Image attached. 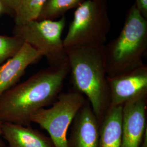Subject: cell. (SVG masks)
Returning <instances> with one entry per match:
<instances>
[{
	"instance_id": "obj_11",
	"label": "cell",
	"mask_w": 147,
	"mask_h": 147,
	"mask_svg": "<svg viewBox=\"0 0 147 147\" xmlns=\"http://www.w3.org/2000/svg\"><path fill=\"white\" fill-rule=\"evenodd\" d=\"M2 137L7 147H55L50 137L30 125L3 122Z\"/></svg>"
},
{
	"instance_id": "obj_4",
	"label": "cell",
	"mask_w": 147,
	"mask_h": 147,
	"mask_svg": "<svg viewBox=\"0 0 147 147\" xmlns=\"http://www.w3.org/2000/svg\"><path fill=\"white\" fill-rule=\"evenodd\" d=\"M111 28L107 1L85 0L74 11L64 47L105 45Z\"/></svg>"
},
{
	"instance_id": "obj_15",
	"label": "cell",
	"mask_w": 147,
	"mask_h": 147,
	"mask_svg": "<svg viewBox=\"0 0 147 147\" xmlns=\"http://www.w3.org/2000/svg\"><path fill=\"white\" fill-rule=\"evenodd\" d=\"M25 42L18 36L0 34V65L18 53Z\"/></svg>"
},
{
	"instance_id": "obj_9",
	"label": "cell",
	"mask_w": 147,
	"mask_h": 147,
	"mask_svg": "<svg viewBox=\"0 0 147 147\" xmlns=\"http://www.w3.org/2000/svg\"><path fill=\"white\" fill-rule=\"evenodd\" d=\"M100 123L87 100L71 124L68 147H98Z\"/></svg>"
},
{
	"instance_id": "obj_1",
	"label": "cell",
	"mask_w": 147,
	"mask_h": 147,
	"mask_svg": "<svg viewBox=\"0 0 147 147\" xmlns=\"http://www.w3.org/2000/svg\"><path fill=\"white\" fill-rule=\"evenodd\" d=\"M69 74L67 59L38 71L6 91L0 96V121L30 125L33 115L57 99Z\"/></svg>"
},
{
	"instance_id": "obj_10",
	"label": "cell",
	"mask_w": 147,
	"mask_h": 147,
	"mask_svg": "<svg viewBox=\"0 0 147 147\" xmlns=\"http://www.w3.org/2000/svg\"><path fill=\"white\" fill-rule=\"evenodd\" d=\"M33 47L24 43L20 51L0 65V96L16 86L27 67L42 57Z\"/></svg>"
},
{
	"instance_id": "obj_16",
	"label": "cell",
	"mask_w": 147,
	"mask_h": 147,
	"mask_svg": "<svg viewBox=\"0 0 147 147\" xmlns=\"http://www.w3.org/2000/svg\"><path fill=\"white\" fill-rule=\"evenodd\" d=\"M22 0H0V2L5 8L7 14L15 16Z\"/></svg>"
},
{
	"instance_id": "obj_5",
	"label": "cell",
	"mask_w": 147,
	"mask_h": 147,
	"mask_svg": "<svg viewBox=\"0 0 147 147\" xmlns=\"http://www.w3.org/2000/svg\"><path fill=\"white\" fill-rule=\"evenodd\" d=\"M66 24L64 16L58 20H33L15 25L13 35L20 37L47 59L50 66H57L67 61L62 34Z\"/></svg>"
},
{
	"instance_id": "obj_20",
	"label": "cell",
	"mask_w": 147,
	"mask_h": 147,
	"mask_svg": "<svg viewBox=\"0 0 147 147\" xmlns=\"http://www.w3.org/2000/svg\"><path fill=\"white\" fill-rule=\"evenodd\" d=\"M3 13H7V12L3 5H2V3L0 2V15Z\"/></svg>"
},
{
	"instance_id": "obj_6",
	"label": "cell",
	"mask_w": 147,
	"mask_h": 147,
	"mask_svg": "<svg viewBox=\"0 0 147 147\" xmlns=\"http://www.w3.org/2000/svg\"><path fill=\"white\" fill-rule=\"evenodd\" d=\"M84 95L76 90L61 93L48 109L38 111L31 117L47 131L55 147H68L67 132L74 117L86 101Z\"/></svg>"
},
{
	"instance_id": "obj_17",
	"label": "cell",
	"mask_w": 147,
	"mask_h": 147,
	"mask_svg": "<svg viewBox=\"0 0 147 147\" xmlns=\"http://www.w3.org/2000/svg\"><path fill=\"white\" fill-rule=\"evenodd\" d=\"M134 5L142 16L147 19V0H135Z\"/></svg>"
},
{
	"instance_id": "obj_21",
	"label": "cell",
	"mask_w": 147,
	"mask_h": 147,
	"mask_svg": "<svg viewBox=\"0 0 147 147\" xmlns=\"http://www.w3.org/2000/svg\"><path fill=\"white\" fill-rule=\"evenodd\" d=\"M101 1H107L108 0H101Z\"/></svg>"
},
{
	"instance_id": "obj_2",
	"label": "cell",
	"mask_w": 147,
	"mask_h": 147,
	"mask_svg": "<svg viewBox=\"0 0 147 147\" xmlns=\"http://www.w3.org/2000/svg\"><path fill=\"white\" fill-rule=\"evenodd\" d=\"M104 45L65 48L75 90L86 96L100 124L110 105Z\"/></svg>"
},
{
	"instance_id": "obj_14",
	"label": "cell",
	"mask_w": 147,
	"mask_h": 147,
	"mask_svg": "<svg viewBox=\"0 0 147 147\" xmlns=\"http://www.w3.org/2000/svg\"><path fill=\"white\" fill-rule=\"evenodd\" d=\"M47 0H22L14 16L15 25L38 19Z\"/></svg>"
},
{
	"instance_id": "obj_12",
	"label": "cell",
	"mask_w": 147,
	"mask_h": 147,
	"mask_svg": "<svg viewBox=\"0 0 147 147\" xmlns=\"http://www.w3.org/2000/svg\"><path fill=\"white\" fill-rule=\"evenodd\" d=\"M123 107L110 108L100 123L98 147H121Z\"/></svg>"
},
{
	"instance_id": "obj_18",
	"label": "cell",
	"mask_w": 147,
	"mask_h": 147,
	"mask_svg": "<svg viewBox=\"0 0 147 147\" xmlns=\"http://www.w3.org/2000/svg\"><path fill=\"white\" fill-rule=\"evenodd\" d=\"M2 124L3 121H0V147H7L5 143L2 139Z\"/></svg>"
},
{
	"instance_id": "obj_7",
	"label": "cell",
	"mask_w": 147,
	"mask_h": 147,
	"mask_svg": "<svg viewBox=\"0 0 147 147\" xmlns=\"http://www.w3.org/2000/svg\"><path fill=\"white\" fill-rule=\"evenodd\" d=\"M110 108L122 106L130 100L147 95V65H142L125 73L107 78Z\"/></svg>"
},
{
	"instance_id": "obj_19",
	"label": "cell",
	"mask_w": 147,
	"mask_h": 147,
	"mask_svg": "<svg viewBox=\"0 0 147 147\" xmlns=\"http://www.w3.org/2000/svg\"><path fill=\"white\" fill-rule=\"evenodd\" d=\"M140 147H147V131L145 133L142 144Z\"/></svg>"
},
{
	"instance_id": "obj_3",
	"label": "cell",
	"mask_w": 147,
	"mask_h": 147,
	"mask_svg": "<svg viewBox=\"0 0 147 147\" xmlns=\"http://www.w3.org/2000/svg\"><path fill=\"white\" fill-rule=\"evenodd\" d=\"M147 51V19L134 4L127 13L118 36L104 45L107 78L142 65Z\"/></svg>"
},
{
	"instance_id": "obj_13",
	"label": "cell",
	"mask_w": 147,
	"mask_h": 147,
	"mask_svg": "<svg viewBox=\"0 0 147 147\" xmlns=\"http://www.w3.org/2000/svg\"><path fill=\"white\" fill-rule=\"evenodd\" d=\"M85 0H47L38 20H52L63 16L68 11L76 8Z\"/></svg>"
},
{
	"instance_id": "obj_8",
	"label": "cell",
	"mask_w": 147,
	"mask_h": 147,
	"mask_svg": "<svg viewBox=\"0 0 147 147\" xmlns=\"http://www.w3.org/2000/svg\"><path fill=\"white\" fill-rule=\"evenodd\" d=\"M147 131V95L123 106L121 147H140Z\"/></svg>"
}]
</instances>
